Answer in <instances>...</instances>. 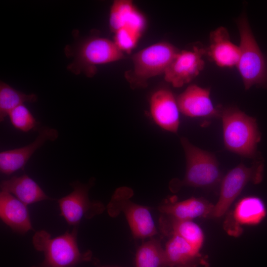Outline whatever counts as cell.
I'll return each mask as SVG.
<instances>
[{
  "instance_id": "6da1fadb",
  "label": "cell",
  "mask_w": 267,
  "mask_h": 267,
  "mask_svg": "<svg viewBox=\"0 0 267 267\" xmlns=\"http://www.w3.org/2000/svg\"><path fill=\"white\" fill-rule=\"evenodd\" d=\"M77 234L78 226L54 238L44 230L37 231L33 237V246L44 253V259L39 266L33 267H76L90 261L92 253L89 250L82 253L79 250Z\"/></svg>"
},
{
  "instance_id": "7a4b0ae2",
  "label": "cell",
  "mask_w": 267,
  "mask_h": 267,
  "mask_svg": "<svg viewBox=\"0 0 267 267\" xmlns=\"http://www.w3.org/2000/svg\"><path fill=\"white\" fill-rule=\"evenodd\" d=\"M221 116L225 147L240 156L253 157L261 137L256 120L233 107L225 109Z\"/></svg>"
},
{
  "instance_id": "3957f363",
  "label": "cell",
  "mask_w": 267,
  "mask_h": 267,
  "mask_svg": "<svg viewBox=\"0 0 267 267\" xmlns=\"http://www.w3.org/2000/svg\"><path fill=\"white\" fill-rule=\"evenodd\" d=\"M179 51L167 42H159L135 53L132 57L133 68L125 78L133 89L145 88L150 78L164 74Z\"/></svg>"
},
{
  "instance_id": "277c9868",
  "label": "cell",
  "mask_w": 267,
  "mask_h": 267,
  "mask_svg": "<svg viewBox=\"0 0 267 267\" xmlns=\"http://www.w3.org/2000/svg\"><path fill=\"white\" fill-rule=\"evenodd\" d=\"M240 58L237 66L246 89L254 85L267 84V63L252 33L248 20L242 15L238 21Z\"/></svg>"
},
{
  "instance_id": "5b68a950",
  "label": "cell",
  "mask_w": 267,
  "mask_h": 267,
  "mask_svg": "<svg viewBox=\"0 0 267 267\" xmlns=\"http://www.w3.org/2000/svg\"><path fill=\"white\" fill-rule=\"evenodd\" d=\"M180 142L186 158V172L181 185L212 187L221 180V174L215 156L192 144L187 138Z\"/></svg>"
},
{
  "instance_id": "8992f818",
  "label": "cell",
  "mask_w": 267,
  "mask_h": 267,
  "mask_svg": "<svg viewBox=\"0 0 267 267\" xmlns=\"http://www.w3.org/2000/svg\"><path fill=\"white\" fill-rule=\"evenodd\" d=\"M123 53L114 41L104 38H91L77 47L68 68L76 74L84 73L92 76L96 66L120 60L124 57Z\"/></svg>"
},
{
  "instance_id": "52a82bcc",
  "label": "cell",
  "mask_w": 267,
  "mask_h": 267,
  "mask_svg": "<svg viewBox=\"0 0 267 267\" xmlns=\"http://www.w3.org/2000/svg\"><path fill=\"white\" fill-rule=\"evenodd\" d=\"M132 190L127 187L117 189L107 206L111 216L122 211L125 215L132 232L136 238H145L157 233L156 228L148 209L131 200Z\"/></svg>"
},
{
  "instance_id": "ba28073f",
  "label": "cell",
  "mask_w": 267,
  "mask_h": 267,
  "mask_svg": "<svg viewBox=\"0 0 267 267\" xmlns=\"http://www.w3.org/2000/svg\"><path fill=\"white\" fill-rule=\"evenodd\" d=\"M263 173V165L260 162L250 167L240 164L230 170L221 179L219 198L211 217L222 216L249 182H261Z\"/></svg>"
},
{
  "instance_id": "9c48e42d",
  "label": "cell",
  "mask_w": 267,
  "mask_h": 267,
  "mask_svg": "<svg viewBox=\"0 0 267 267\" xmlns=\"http://www.w3.org/2000/svg\"><path fill=\"white\" fill-rule=\"evenodd\" d=\"M93 180L84 184L79 181L70 183L73 191L65 196L57 199L60 210V215L68 224L78 226L83 218L90 219L101 214L105 208L99 201H91L89 191L93 184Z\"/></svg>"
},
{
  "instance_id": "30bf717a",
  "label": "cell",
  "mask_w": 267,
  "mask_h": 267,
  "mask_svg": "<svg viewBox=\"0 0 267 267\" xmlns=\"http://www.w3.org/2000/svg\"><path fill=\"white\" fill-rule=\"evenodd\" d=\"M206 52L197 46L192 50H179L164 74L166 81L175 88L189 83L203 69L202 57Z\"/></svg>"
},
{
  "instance_id": "8fae6325",
  "label": "cell",
  "mask_w": 267,
  "mask_h": 267,
  "mask_svg": "<svg viewBox=\"0 0 267 267\" xmlns=\"http://www.w3.org/2000/svg\"><path fill=\"white\" fill-rule=\"evenodd\" d=\"M58 135L57 130L48 127H43L39 128L37 137L30 144L20 148L0 152V172L9 175L19 170L23 169L37 149L47 141L55 140Z\"/></svg>"
},
{
  "instance_id": "7c38bea8",
  "label": "cell",
  "mask_w": 267,
  "mask_h": 267,
  "mask_svg": "<svg viewBox=\"0 0 267 267\" xmlns=\"http://www.w3.org/2000/svg\"><path fill=\"white\" fill-rule=\"evenodd\" d=\"M150 109L154 121L160 128L172 133L178 131L179 110L172 91L166 89L155 91L150 99Z\"/></svg>"
},
{
  "instance_id": "4fadbf2b",
  "label": "cell",
  "mask_w": 267,
  "mask_h": 267,
  "mask_svg": "<svg viewBox=\"0 0 267 267\" xmlns=\"http://www.w3.org/2000/svg\"><path fill=\"white\" fill-rule=\"evenodd\" d=\"M177 100L179 111L190 117H214L221 115L212 102L209 89L195 85L188 87Z\"/></svg>"
},
{
  "instance_id": "5bb4252c",
  "label": "cell",
  "mask_w": 267,
  "mask_h": 267,
  "mask_svg": "<svg viewBox=\"0 0 267 267\" xmlns=\"http://www.w3.org/2000/svg\"><path fill=\"white\" fill-rule=\"evenodd\" d=\"M27 206L12 194L0 191V218L14 232L25 233L33 230Z\"/></svg>"
},
{
  "instance_id": "9a60e30c",
  "label": "cell",
  "mask_w": 267,
  "mask_h": 267,
  "mask_svg": "<svg viewBox=\"0 0 267 267\" xmlns=\"http://www.w3.org/2000/svg\"><path fill=\"white\" fill-rule=\"evenodd\" d=\"M210 46L206 52L220 67L237 66L240 58L239 47L230 40L227 30L220 27L213 31L210 36Z\"/></svg>"
},
{
  "instance_id": "2e32d148",
  "label": "cell",
  "mask_w": 267,
  "mask_h": 267,
  "mask_svg": "<svg viewBox=\"0 0 267 267\" xmlns=\"http://www.w3.org/2000/svg\"><path fill=\"white\" fill-rule=\"evenodd\" d=\"M214 205L202 198L192 197L175 202L169 201L160 205L159 211L178 220H192L197 218L211 217Z\"/></svg>"
},
{
  "instance_id": "e0dca14e",
  "label": "cell",
  "mask_w": 267,
  "mask_h": 267,
  "mask_svg": "<svg viewBox=\"0 0 267 267\" xmlns=\"http://www.w3.org/2000/svg\"><path fill=\"white\" fill-rule=\"evenodd\" d=\"M144 16L136 8L131 0H114L110 8L109 24L115 33L120 28L127 27L142 33L145 26Z\"/></svg>"
},
{
  "instance_id": "ac0fdd59",
  "label": "cell",
  "mask_w": 267,
  "mask_h": 267,
  "mask_svg": "<svg viewBox=\"0 0 267 267\" xmlns=\"http://www.w3.org/2000/svg\"><path fill=\"white\" fill-rule=\"evenodd\" d=\"M0 187L1 191L13 194L27 205L43 200H55L48 196L39 184L26 174L2 180Z\"/></svg>"
},
{
  "instance_id": "d6986e66",
  "label": "cell",
  "mask_w": 267,
  "mask_h": 267,
  "mask_svg": "<svg viewBox=\"0 0 267 267\" xmlns=\"http://www.w3.org/2000/svg\"><path fill=\"white\" fill-rule=\"evenodd\" d=\"M164 250L167 267H194V262L199 256V251L176 235H172Z\"/></svg>"
},
{
  "instance_id": "ffe728a7",
  "label": "cell",
  "mask_w": 267,
  "mask_h": 267,
  "mask_svg": "<svg viewBox=\"0 0 267 267\" xmlns=\"http://www.w3.org/2000/svg\"><path fill=\"white\" fill-rule=\"evenodd\" d=\"M266 215L263 201L255 196L244 197L235 207L231 219L238 228L241 225H255L260 223Z\"/></svg>"
},
{
  "instance_id": "44dd1931",
  "label": "cell",
  "mask_w": 267,
  "mask_h": 267,
  "mask_svg": "<svg viewBox=\"0 0 267 267\" xmlns=\"http://www.w3.org/2000/svg\"><path fill=\"white\" fill-rule=\"evenodd\" d=\"M164 233L178 235L199 251L204 241V234L201 227L192 220H178L170 218L169 221L162 219L160 221Z\"/></svg>"
},
{
  "instance_id": "7402d4cb",
  "label": "cell",
  "mask_w": 267,
  "mask_h": 267,
  "mask_svg": "<svg viewBox=\"0 0 267 267\" xmlns=\"http://www.w3.org/2000/svg\"><path fill=\"white\" fill-rule=\"evenodd\" d=\"M34 93L26 94L12 88L4 82H0V121L2 122L9 113L25 102L33 103L37 100Z\"/></svg>"
},
{
  "instance_id": "603a6c76",
  "label": "cell",
  "mask_w": 267,
  "mask_h": 267,
  "mask_svg": "<svg viewBox=\"0 0 267 267\" xmlns=\"http://www.w3.org/2000/svg\"><path fill=\"white\" fill-rule=\"evenodd\" d=\"M135 267H167L165 250L160 242L151 239L137 249L135 259Z\"/></svg>"
},
{
  "instance_id": "cb8c5ba5",
  "label": "cell",
  "mask_w": 267,
  "mask_h": 267,
  "mask_svg": "<svg viewBox=\"0 0 267 267\" xmlns=\"http://www.w3.org/2000/svg\"><path fill=\"white\" fill-rule=\"evenodd\" d=\"M8 116L12 126L21 132H28L39 129V122L24 104L12 110Z\"/></svg>"
},
{
  "instance_id": "d4e9b609",
  "label": "cell",
  "mask_w": 267,
  "mask_h": 267,
  "mask_svg": "<svg viewBox=\"0 0 267 267\" xmlns=\"http://www.w3.org/2000/svg\"><path fill=\"white\" fill-rule=\"evenodd\" d=\"M114 43L123 52H130L136 45L141 33L132 28L124 27L115 33Z\"/></svg>"
},
{
  "instance_id": "484cf974",
  "label": "cell",
  "mask_w": 267,
  "mask_h": 267,
  "mask_svg": "<svg viewBox=\"0 0 267 267\" xmlns=\"http://www.w3.org/2000/svg\"><path fill=\"white\" fill-rule=\"evenodd\" d=\"M194 267L193 266H180V267Z\"/></svg>"
},
{
  "instance_id": "4316f807",
  "label": "cell",
  "mask_w": 267,
  "mask_h": 267,
  "mask_svg": "<svg viewBox=\"0 0 267 267\" xmlns=\"http://www.w3.org/2000/svg\"><path fill=\"white\" fill-rule=\"evenodd\" d=\"M101 267H115V266H103Z\"/></svg>"
}]
</instances>
